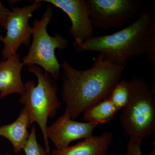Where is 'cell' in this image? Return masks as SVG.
<instances>
[{"instance_id": "obj_16", "label": "cell", "mask_w": 155, "mask_h": 155, "mask_svg": "<svg viewBox=\"0 0 155 155\" xmlns=\"http://www.w3.org/2000/svg\"><path fill=\"white\" fill-rule=\"evenodd\" d=\"M141 142L136 141L129 139L127 144V152L128 155H142L141 150Z\"/></svg>"}, {"instance_id": "obj_15", "label": "cell", "mask_w": 155, "mask_h": 155, "mask_svg": "<svg viewBox=\"0 0 155 155\" xmlns=\"http://www.w3.org/2000/svg\"><path fill=\"white\" fill-rule=\"evenodd\" d=\"M36 127L32 126L29 137L23 147L25 155H47L48 153L37 140Z\"/></svg>"}, {"instance_id": "obj_10", "label": "cell", "mask_w": 155, "mask_h": 155, "mask_svg": "<svg viewBox=\"0 0 155 155\" xmlns=\"http://www.w3.org/2000/svg\"><path fill=\"white\" fill-rule=\"evenodd\" d=\"M24 64L18 54L0 62V99L10 95H21L24 90V84L21 77Z\"/></svg>"}, {"instance_id": "obj_18", "label": "cell", "mask_w": 155, "mask_h": 155, "mask_svg": "<svg viewBox=\"0 0 155 155\" xmlns=\"http://www.w3.org/2000/svg\"><path fill=\"white\" fill-rule=\"evenodd\" d=\"M155 145H154V149L152 150V151L150 153L148 154L147 155H155Z\"/></svg>"}, {"instance_id": "obj_2", "label": "cell", "mask_w": 155, "mask_h": 155, "mask_svg": "<svg viewBox=\"0 0 155 155\" xmlns=\"http://www.w3.org/2000/svg\"><path fill=\"white\" fill-rule=\"evenodd\" d=\"M76 52L96 51L115 65L125 68L130 58L146 54L155 64V21L153 11L146 8L130 25L117 32L93 37L81 44L73 43Z\"/></svg>"}, {"instance_id": "obj_8", "label": "cell", "mask_w": 155, "mask_h": 155, "mask_svg": "<svg viewBox=\"0 0 155 155\" xmlns=\"http://www.w3.org/2000/svg\"><path fill=\"white\" fill-rule=\"evenodd\" d=\"M61 9L67 14L71 22L69 31L79 45L92 38L94 27L92 23L87 1L85 0H38Z\"/></svg>"}, {"instance_id": "obj_13", "label": "cell", "mask_w": 155, "mask_h": 155, "mask_svg": "<svg viewBox=\"0 0 155 155\" xmlns=\"http://www.w3.org/2000/svg\"><path fill=\"white\" fill-rule=\"evenodd\" d=\"M118 110L108 98L84 112L83 119L87 122L98 124L113 120Z\"/></svg>"}, {"instance_id": "obj_7", "label": "cell", "mask_w": 155, "mask_h": 155, "mask_svg": "<svg viewBox=\"0 0 155 155\" xmlns=\"http://www.w3.org/2000/svg\"><path fill=\"white\" fill-rule=\"evenodd\" d=\"M41 2L35 0L32 4L22 8H12L6 24L5 36L0 35V41L4 44L1 51L3 60H5L17 54L22 45L29 47L32 35V26L28 24V20L35 11L40 8Z\"/></svg>"}, {"instance_id": "obj_17", "label": "cell", "mask_w": 155, "mask_h": 155, "mask_svg": "<svg viewBox=\"0 0 155 155\" xmlns=\"http://www.w3.org/2000/svg\"><path fill=\"white\" fill-rule=\"evenodd\" d=\"M11 11L6 8L0 1V26L5 30L6 24Z\"/></svg>"}, {"instance_id": "obj_4", "label": "cell", "mask_w": 155, "mask_h": 155, "mask_svg": "<svg viewBox=\"0 0 155 155\" xmlns=\"http://www.w3.org/2000/svg\"><path fill=\"white\" fill-rule=\"evenodd\" d=\"M129 81L130 98L122 109L120 123L130 138L142 142L155 131V100L143 78L135 76Z\"/></svg>"}, {"instance_id": "obj_14", "label": "cell", "mask_w": 155, "mask_h": 155, "mask_svg": "<svg viewBox=\"0 0 155 155\" xmlns=\"http://www.w3.org/2000/svg\"><path fill=\"white\" fill-rule=\"evenodd\" d=\"M130 81L123 79L115 85L108 98L119 110L127 104L130 100Z\"/></svg>"}, {"instance_id": "obj_9", "label": "cell", "mask_w": 155, "mask_h": 155, "mask_svg": "<svg viewBox=\"0 0 155 155\" xmlns=\"http://www.w3.org/2000/svg\"><path fill=\"white\" fill-rule=\"evenodd\" d=\"M90 122H76L64 114L47 129V136L57 150L69 147L72 141L92 136L97 126Z\"/></svg>"}, {"instance_id": "obj_1", "label": "cell", "mask_w": 155, "mask_h": 155, "mask_svg": "<svg viewBox=\"0 0 155 155\" xmlns=\"http://www.w3.org/2000/svg\"><path fill=\"white\" fill-rule=\"evenodd\" d=\"M62 67V96L66 106L64 113L73 120L108 98L120 81L125 69L100 54L89 69L78 70L66 61Z\"/></svg>"}, {"instance_id": "obj_20", "label": "cell", "mask_w": 155, "mask_h": 155, "mask_svg": "<svg viewBox=\"0 0 155 155\" xmlns=\"http://www.w3.org/2000/svg\"><path fill=\"white\" fill-rule=\"evenodd\" d=\"M5 155H9V154H8V153H6Z\"/></svg>"}, {"instance_id": "obj_12", "label": "cell", "mask_w": 155, "mask_h": 155, "mask_svg": "<svg viewBox=\"0 0 155 155\" xmlns=\"http://www.w3.org/2000/svg\"><path fill=\"white\" fill-rule=\"evenodd\" d=\"M30 126L28 112L24 107L14 122L0 126V136L9 140L13 145L14 153H19L23 150L29 137L28 128Z\"/></svg>"}, {"instance_id": "obj_11", "label": "cell", "mask_w": 155, "mask_h": 155, "mask_svg": "<svg viewBox=\"0 0 155 155\" xmlns=\"http://www.w3.org/2000/svg\"><path fill=\"white\" fill-rule=\"evenodd\" d=\"M114 135L111 132L91 136L83 141L61 150L54 149L51 155H107Z\"/></svg>"}, {"instance_id": "obj_5", "label": "cell", "mask_w": 155, "mask_h": 155, "mask_svg": "<svg viewBox=\"0 0 155 155\" xmlns=\"http://www.w3.org/2000/svg\"><path fill=\"white\" fill-rule=\"evenodd\" d=\"M53 14L52 7L49 4L41 19L34 20L32 42L28 54L22 58V63L28 67L38 65L58 81L61 76V65L56 57L55 51L56 49L60 51L66 49L68 41L60 34L51 36L48 33L47 28Z\"/></svg>"}, {"instance_id": "obj_3", "label": "cell", "mask_w": 155, "mask_h": 155, "mask_svg": "<svg viewBox=\"0 0 155 155\" xmlns=\"http://www.w3.org/2000/svg\"><path fill=\"white\" fill-rule=\"evenodd\" d=\"M28 70L36 76L37 84L33 80L24 84L19 102L28 111L30 125L35 122L40 128L45 148L49 154L51 149L47 136L48 121L55 116L61 106L58 96V84L48 72H44L38 66L28 67Z\"/></svg>"}, {"instance_id": "obj_19", "label": "cell", "mask_w": 155, "mask_h": 155, "mask_svg": "<svg viewBox=\"0 0 155 155\" xmlns=\"http://www.w3.org/2000/svg\"><path fill=\"white\" fill-rule=\"evenodd\" d=\"M123 155H128V154H127V153H126L124 154Z\"/></svg>"}, {"instance_id": "obj_6", "label": "cell", "mask_w": 155, "mask_h": 155, "mask_svg": "<svg viewBox=\"0 0 155 155\" xmlns=\"http://www.w3.org/2000/svg\"><path fill=\"white\" fill-rule=\"evenodd\" d=\"M94 28L106 30L122 27L141 9L139 0H87Z\"/></svg>"}]
</instances>
